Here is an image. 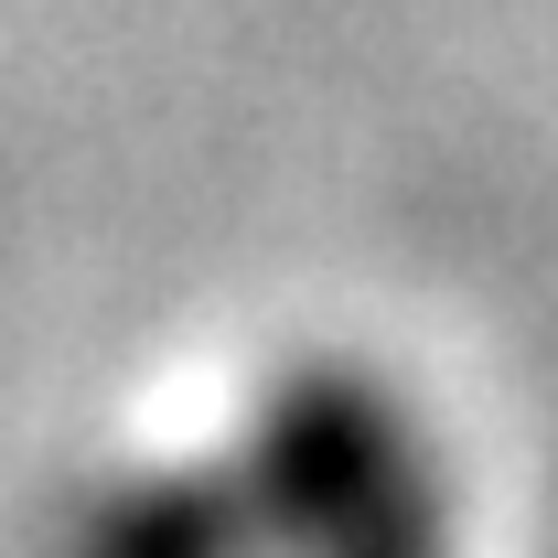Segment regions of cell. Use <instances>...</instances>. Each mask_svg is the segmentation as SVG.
Masks as SVG:
<instances>
[{"label":"cell","mask_w":558,"mask_h":558,"mask_svg":"<svg viewBox=\"0 0 558 558\" xmlns=\"http://www.w3.org/2000/svg\"><path fill=\"white\" fill-rule=\"evenodd\" d=\"M258 558H451V484L376 365H290L226 451Z\"/></svg>","instance_id":"obj_1"},{"label":"cell","mask_w":558,"mask_h":558,"mask_svg":"<svg viewBox=\"0 0 558 558\" xmlns=\"http://www.w3.org/2000/svg\"><path fill=\"white\" fill-rule=\"evenodd\" d=\"M65 558H258L247 505L226 462H183V473H119L75 515Z\"/></svg>","instance_id":"obj_2"}]
</instances>
